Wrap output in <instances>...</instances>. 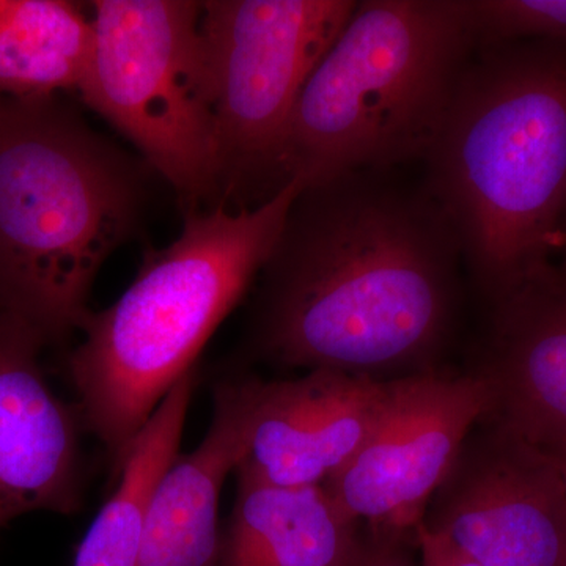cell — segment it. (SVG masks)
Segmentation results:
<instances>
[{"label": "cell", "mask_w": 566, "mask_h": 566, "mask_svg": "<svg viewBox=\"0 0 566 566\" xmlns=\"http://www.w3.org/2000/svg\"><path fill=\"white\" fill-rule=\"evenodd\" d=\"M461 268L423 181L359 170L305 186L259 275L245 353L375 381L439 371Z\"/></svg>", "instance_id": "1"}, {"label": "cell", "mask_w": 566, "mask_h": 566, "mask_svg": "<svg viewBox=\"0 0 566 566\" xmlns=\"http://www.w3.org/2000/svg\"><path fill=\"white\" fill-rule=\"evenodd\" d=\"M423 167L488 304L553 266L566 219L565 44L479 48Z\"/></svg>", "instance_id": "2"}, {"label": "cell", "mask_w": 566, "mask_h": 566, "mask_svg": "<svg viewBox=\"0 0 566 566\" xmlns=\"http://www.w3.org/2000/svg\"><path fill=\"white\" fill-rule=\"evenodd\" d=\"M303 189L292 180L255 207L186 212L180 237L148 249L126 292L85 316L66 370L85 431L102 442L112 474L259 279Z\"/></svg>", "instance_id": "3"}, {"label": "cell", "mask_w": 566, "mask_h": 566, "mask_svg": "<svg viewBox=\"0 0 566 566\" xmlns=\"http://www.w3.org/2000/svg\"><path fill=\"white\" fill-rule=\"evenodd\" d=\"M144 182L59 96L0 95V308L46 345L80 333L96 274L139 222Z\"/></svg>", "instance_id": "4"}, {"label": "cell", "mask_w": 566, "mask_h": 566, "mask_svg": "<svg viewBox=\"0 0 566 566\" xmlns=\"http://www.w3.org/2000/svg\"><path fill=\"white\" fill-rule=\"evenodd\" d=\"M476 51L468 0H360L297 98L282 186L423 163Z\"/></svg>", "instance_id": "5"}, {"label": "cell", "mask_w": 566, "mask_h": 566, "mask_svg": "<svg viewBox=\"0 0 566 566\" xmlns=\"http://www.w3.org/2000/svg\"><path fill=\"white\" fill-rule=\"evenodd\" d=\"M82 102L132 142L186 212L219 207L218 144L192 0H96Z\"/></svg>", "instance_id": "6"}, {"label": "cell", "mask_w": 566, "mask_h": 566, "mask_svg": "<svg viewBox=\"0 0 566 566\" xmlns=\"http://www.w3.org/2000/svg\"><path fill=\"white\" fill-rule=\"evenodd\" d=\"M357 0H208L202 32L218 144L219 207L282 188L283 140L312 71Z\"/></svg>", "instance_id": "7"}, {"label": "cell", "mask_w": 566, "mask_h": 566, "mask_svg": "<svg viewBox=\"0 0 566 566\" xmlns=\"http://www.w3.org/2000/svg\"><path fill=\"white\" fill-rule=\"evenodd\" d=\"M491 408L490 386L472 371L394 379L374 430L324 488L370 534L415 538L465 439Z\"/></svg>", "instance_id": "8"}, {"label": "cell", "mask_w": 566, "mask_h": 566, "mask_svg": "<svg viewBox=\"0 0 566 566\" xmlns=\"http://www.w3.org/2000/svg\"><path fill=\"white\" fill-rule=\"evenodd\" d=\"M423 526L482 566H566L564 469L483 419L431 499Z\"/></svg>", "instance_id": "9"}, {"label": "cell", "mask_w": 566, "mask_h": 566, "mask_svg": "<svg viewBox=\"0 0 566 566\" xmlns=\"http://www.w3.org/2000/svg\"><path fill=\"white\" fill-rule=\"evenodd\" d=\"M237 376L245 431L234 472L285 488L334 479L374 430L389 389V381L329 370L283 381Z\"/></svg>", "instance_id": "10"}, {"label": "cell", "mask_w": 566, "mask_h": 566, "mask_svg": "<svg viewBox=\"0 0 566 566\" xmlns=\"http://www.w3.org/2000/svg\"><path fill=\"white\" fill-rule=\"evenodd\" d=\"M44 346L0 308V531L28 513L74 515L84 499V422L48 385Z\"/></svg>", "instance_id": "11"}, {"label": "cell", "mask_w": 566, "mask_h": 566, "mask_svg": "<svg viewBox=\"0 0 566 566\" xmlns=\"http://www.w3.org/2000/svg\"><path fill=\"white\" fill-rule=\"evenodd\" d=\"M490 307V331L471 370L493 395L486 419L566 457L565 268L554 263Z\"/></svg>", "instance_id": "12"}, {"label": "cell", "mask_w": 566, "mask_h": 566, "mask_svg": "<svg viewBox=\"0 0 566 566\" xmlns=\"http://www.w3.org/2000/svg\"><path fill=\"white\" fill-rule=\"evenodd\" d=\"M245 417L237 375L214 387L212 420L192 452L178 453L156 480L136 566H216L221 547L219 501L244 450Z\"/></svg>", "instance_id": "13"}, {"label": "cell", "mask_w": 566, "mask_h": 566, "mask_svg": "<svg viewBox=\"0 0 566 566\" xmlns=\"http://www.w3.org/2000/svg\"><path fill=\"white\" fill-rule=\"evenodd\" d=\"M360 527L324 486H274L237 474L216 566H357Z\"/></svg>", "instance_id": "14"}, {"label": "cell", "mask_w": 566, "mask_h": 566, "mask_svg": "<svg viewBox=\"0 0 566 566\" xmlns=\"http://www.w3.org/2000/svg\"><path fill=\"white\" fill-rule=\"evenodd\" d=\"M93 50L92 18L65 0H0V95L80 91Z\"/></svg>", "instance_id": "15"}, {"label": "cell", "mask_w": 566, "mask_h": 566, "mask_svg": "<svg viewBox=\"0 0 566 566\" xmlns=\"http://www.w3.org/2000/svg\"><path fill=\"white\" fill-rule=\"evenodd\" d=\"M188 406L167 398L129 446L118 485L76 549L73 566H136L142 523L153 485L180 453Z\"/></svg>", "instance_id": "16"}, {"label": "cell", "mask_w": 566, "mask_h": 566, "mask_svg": "<svg viewBox=\"0 0 566 566\" xmlns=\"http://www.w3.org/2000/svg\"><path fill=\"white\" fill-rule=\"evenodd\" d=\"M476 50L542 41L566 46V0H468Z\"/></svg>", "instance_id": "17"}, {"label": "cell", "mask_w": 566, "mask_h": 566, "mask_svg": "<svg viewBox=\"0 0 566 566\" xmlns=\"http://www.w3.org/2000/svg\"><path fill=\"white\" fill-rule=\"evenodd\" d=\"M409 542L415 543V538L367 532L357 566H415L408 554Z\"/></svg>", "instance_id": "18"}, {"label": "cell", "mask_w": 566, "mask_h": 566, "mask_svg": "<svg viewBox=\"0 0 566 566\" xmlns=\"http://www.w3.org/2000/svg\"><path fill=\"white\" fill-rule=\"evenodd\" d=\"M415 543L422 554V566H482L458 551L444 536L423 526L416 528Z\"/></svg>", "instance_id": "19"}, {"label": "cell", "mask_w": 566, "mask_h": 566, "mask_svg": "<svg viewBox=\"0 0 566 566\" xmlns=\"http://www.w3.org/2000/svg\"><path fill=\"white\" fill-rule=\"evenodd\" d=\"M557 264H560L562 268L566 270V219L564 223V230H562V244L560 251H558Z\"/></svg>", "instance_id": "20"}, {"label": "cell", "mask_w": 566, "mask_h": 566, "mask_svg": "<svg viewBox=\"0 0 566 566\" xmlns=\"http://www.w3.org/2000/svg\"><path fill=\"white\" fill-rule=\"evenodd\" d=\"M556 458V457H554ZM558 463H560L562 469H564L565 475H566V457L556 458Z\"/></svg>", "instance_id": "21"}]
</instances>
